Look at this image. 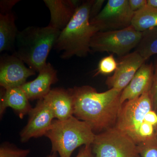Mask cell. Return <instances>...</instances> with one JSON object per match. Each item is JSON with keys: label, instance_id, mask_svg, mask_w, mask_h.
Instances as JSON below:
<instances>
[{"label": "cell", "instance_id": "8992f818", "mask_svg": "<svg viewBox=\"0 0 157 157\" xmlns=\"http://www.w3.org/2000/svg\"><path fill=\"white\" fill-rule=\"evenodd\" d=\"M142 36V33L132 25L117 30L98 32L92 38L90 47L93 52H112L121 57L137 47Z\"/></svg>", "mask_w": 157, "mask_h": 157}, {"label": "cell", "instance_id": "484cf974", "mask_svg": "<svg viewBox=\"0 0 157 157\" xmlns=\"http://www.w3.org/2000/svg\"><path fill=\"white\" fill-rule=\"evenodd\" d=\"M130 9L134 12L143 9L147 5V0H128Z\"/></svg>", "mask_w": 157, "mask_h": 157}, {"label": "cell", "instance_id": "f546056e", "mask_svg": "<svg viewBox=\"0 0 157 157\" xmlns=\"http://www.w3.org/2000/svg\"><path fill=\"white\" fill-rule=\"evenodd\" d=\"M155 131H156V135H157V126L155 128Z\"/></svg>", "mask_w": 157, "mask_h": 157}, {"label": "cell", "instance_id": "9c48e42d", "mask_svg": "<svg viewBox=\"0 0 157 157\" xmlns=\"http://www.w3.org/2000/svg\"><path fill=\"white\" fill-rule=\"evenodd\" d=\"M13 54L4 55L0 60V85L2 88L20 87L36 72Z\"/></svg>", "mask_w": 157, "mask_h": 157}, {"label": "cell", "instance_id": "44dd1931", "mask_svg": "<svg viewBox=\"0 0 157 157\" xmlns=\"http://www.w3.org/2000/svg\"><path fill=\"white\" fill-rule=\"evenodd\" d=\"M117 67V63L113 55L101 59L98 64L95 75L101 74L107 75L115 71Z\"/></svg>", "mask_w": 157, "mask_h": 157}, {"label": "cell", "instance_id": "5bb4252c", "mask_svg": "<svg viewBox=\"0 0 157 157\" xmlns=\"http://www.w3.org/2000/svg\"><path fill=\"white\" fill-rule=\"evenodd\" d=\"M154 74L153 64L144 63L135 74L128 85L121 94V104L140 97L149 91L152 83Z\"/></svg>", "mask_w": 157, "mask_h": 157}, {"label": "cell", "instance_id": "ffe728a7", "mask_svg": "<svg viewBox=\"0 0 157 157\" xmlns=\"http://www.w3.org/2000/svg\"><path fill=\"white\" fill-rule=\"evenodd\" d=\"M29 149L18 148L9 143H3L0 147V157H27Z\"/></svg>", "mask_w": 157, "mask_h": 157}, {"label": "cell", "instance_id": "4fadbf2b", "mask_svg": "<svg viewBox=\"0 0 157 157\" xmlns=\"http://www.w3.org/2000/svg\"><path fill=\"white\" fill-rule=\"evenodd\" d=\"M44 2L50 11L48 26L62 31L73 18L82 2L77 0H44Z\"/></svg>", "mask_w": 157, "mask_h": 157}, {"label": "cell", "instance_id": "30bf717a", "mask_svg": "<svg viewBox=\"0 0 157 157\" xmlns=\"http://www.w3.org/2000/svg\"><path fill=\"white\" fill-rule=\"evenodd\" d=\"M28 115L27 124L20 133L22 143L45 136L55 118L52 110L43 99L38 100Z\"/></svg>", "mask_w": 157, "mask_h": 157}, {"label": "cell", "instance_id": "d6986e66", "mask_svg": "<svg viewBox=\"0 0 157 157\" xmlns=\"http://www.w3.org/2000/svg\"><path fill=\"white\" fill-rule=\"evenodd\" d=\"M136 50L146 60L157 54V27L142 33V38Z\"/></svg>", "mask_w": 157, "mask_h": 157}, {"label": "cell", "instance_id": "8fae6325", "mask_svg": "<svg viewBox=\"0 0 157 157\" xmlns=\"http://www.w3.org/2000/svg\"><path fill=\"white\" fill-rule=\"evenodd\" d=\"M146 61L136 50L121 57L113 75L107 77V86L122 91Z\"/></svg>", "mask_w": 157, "mask_h": 157}, {"label": "cell", "instance_id": "7a4b0ae2", "mask_svg": "<svg viewBox=\"0 0 157 157\" xmlns=\"http://www.w3.org/2000/svg\"><path fill=\"white\" fill-rule=\"evenodd\" d=\"M157 126L149 91L122 104L115 127L138 145L157 137Z\"/></svg>", "mask_w": 157, "mask_h": 157}, {"label": "cell", "instance_id": "cb8c5ba5", "mask_svg": "<svg viewBox=\"0 0 157 157\" xmlns=\"http://www.w3.org/2000/svg\"><path fill=\"white\" fill-rule=\"evenodd\" d=\"M19 0H2L0 2V14H6L11 12L14 5L19 2Z\"/></svg>", "mask_w": 157, "mask_h": 157}, {"label": "cell", "instance_id": "603a6c76", "mask_svg": "<svg viewBox=\"0 0 157 157\" xmlns=\"http://www.w3.org/2000/svg\"><path fill=\"white\" fill-rule=\"evenodd\" d=\"M154 65V74L152 83L150 90L153 109L157 113V58L155 61Z\"/></svg>", "mask_w": 157, "mask_h": 157}, {"label": "cell", "instance_id": "ba28073f", "mask_svg": "<svg viewBox=\"0 0 157 157\" xmlns=\"http://www.w3.org/2000/svg\"><path fill=\"white\" fill-rule=\"evenodd\" d=\"M134 13L130 9L128 0H109L90 22L99 32L122 29L131 25Z\"/></svg>", "mask_w": 157, "mask_h": 157}, {"label": "cell", "instance_id": "f1b7e54d", "mask_svg": "<svg viewBox=\"0 0 157 157\" xmlns=\"http://www.w3.org/2000/svg\"><path fill=\"white\" fill-rule=\"evenodd\" d=\"M57 153L55 152H51V153L46 157H57Z\"/></svg>", "mask_w": 157, "mask_h": 157}, {"label": "cell", "instance_id": "4316f807", "mask_svg": "<svg viewBox=\"0 0 157 157\" xmlns=\"http://www.w3.org/2000/svg\"><path fill=\"white\" fill-rule=\"evenodd\" d=\"M76 157H94L91 145H85L82 147Z\"/></svg>", "mask_w": 157, "mask_h": 157}, {"label": "cell", "instance_id": "2e32d148", "mask_svg": "<svg viewBox=\"0 0 157 157\" xmlns=\"http://www.w3.org/2000/svg\"><path fill=\"white\" fill-rule=\"evenodd\" d=\"M2 89L0 102L1 117L8 107L12 108L21 119L29 114L33 107L25 93L20 87Z\"/></svg>", "mask_w": 157, "mask_h": 157}, {"label": "cell", "instance_id": "ac0fdd59", "mask_svg": "<svg viewBox=\"0 0 157 157\" xmlns=\"http://www.w3.org/2000/svg\"><path fill=\"white\" fill-rule=\"evenodd\" d=\"M131 25L140 33L157 27V8L147 5L135 12Z\"/></svg>", "mask_w": 157, "mask_h": 157}, {"label": "cell", "instance_id": "6da1fadb", "mask_svg": "<svg viewBox=\"0 0 157 157\" xmlns=\"http://www.w3.org/2000/svg\"><path fill=\"white\" fill-rule=\"evenodd\" d=\"M69 89L73 96L75 117L88 124L94 132L115 126L121 106V91L112 88L99 93L90 86Z\"/></svg>", "mask_w": 157, "mask_h": 157}, {"label": "cell", "instance_id": "5b68a950", "mask_svg": "<svg viewBox=\"0 0 157 157\" xmlns=\"http://www.w3.org/2000/svg\"><path fill=\"white\" fill-rule=\"evenodd\" d=\"M45 136L50 140L51 152L71 157L79 147L92 145L96 134L88 124L73 116L64 120H53Z\"/></svg>", "mask_w": 157, "mask_h": 157}, {"label": "cell", "instance_id": "277c9868", "mask_svg": "<svg viewBox=\"0 0 157 157\" xmlns=\"http://www.w3.org/2000/svg\"><path fill=\"white\" fill-rule=\"evenodd\" d=\"M61 31L51 27L29 26L18 32L12 53L35 72L47 64L49 52L55 44Z\"/></svg>", "mask_w": 157, "mask_h": 157}, {"label": "cell", "instance_id": "83f0119b", "mask_svg": "<svg viewBox=\"0 0 157 157\" xmlns=\"http://www.w3.org/2000/svg\"><path fill=\"white\" fill-rule=\"evenodd\" d=\"M147 5L157 8V0H147Z\"/></svg>", "mask_w": 157, "mask_h": 157}, {"label": "cell", "instance_id": "9a60e30c", "mask_svg": "<svg viewBox=\"0 0 157 157\" xmlns=\"http://www.w3.org/2000/svg\"><path fill=\"white\" fill-rule=\"evenodd\" d=\"M43 99L52 110L56 119L64 120L73 116V98L69 89H52Z\"/></svg>", "mask_w": 157, "mask_h": 157}, {"label": "cell", "instance_id": "d4e9b609", "mask_svg": "<svg viewBox=\"0 0 157 157\" xmlns=\"http://www.w3.org/2000/svg\"><path fill=\"white\" fill-rule=\"evenodd\" d=\"M104 2V0H94L90 11V21L94 18L100 13Z\"/></svg>", "mask_w": 157, "mask_h": 157}, {"label": "cell", "instance_id": "7402d4cb", "mask_svg": "<svg viewBox=\"0 0 157 157\" xmlns=\"http://www.w3.org/2000/svg\"><path fill=\"white\" fill-rule=\"evenodd\" d=\"M141 157H157V137L137 145Z\"/></svg>", "mask_w": 157, "mask_h": 157}, {"label": "cell", "instance_id": "3957f363", "mask_svg": "<svg viewBox=\"0 0 157 157\" xmlns=\"http://www.w3.org/2000/svg\"><path fill=\"white\" fill-rule=\"evenodd\" d=\"M94 0L82 2L74 16L61 31L53 49L62 52L60 58L68 59L76 56L84 57L92 52L91 40L99 29L90 22V13Z\"/></svg>", "mask_w": 157, "mask_h": 157}, {"label": "cell", "instance_id": "7c38bea8", "mask_svg": "<svg viewBox=\"0 0 157 157\" xmlns=\"http://www.w3.org/2000/svg\"><path fill=\"white\" fill-rule=\"evenodd\" d=\"M58 80L57 71L48 63L39 71L36 78L26 82L20 87L25 93L29 101L39 100L48 94L51 90L52 85Z\"/></svg>", "mask_w": 157, "mask_h": 157}, {"label": "cell", "instance_id": "52a82bcc", "mask_svg": "<svg viewBox=\"0 0 157 157\" xmlns=\"http://www.w3.org/2000/svg\"><path fill=\"white\" fill-rule=\"evenodd\" d=\"M91 146L94 157H141L137 144L115 127L96 135Z\"/></svg>", "mask_w": 157, "mask_h": 157}, {"label": "cell", "instance_id": "e0dca14e", "mask_svg": "<svg viewBox=\"0 0 157 157\" xmlns=\"http://www.w3.org/2000/svg\"><path fill=\"white\" fill-rule=\"evenodd\" d=\"M18 32L12 11L0 14V52L9 51L14 53Z\"/></svg>", "mask_w": 157, "mask_h": 157}]
</instances>
